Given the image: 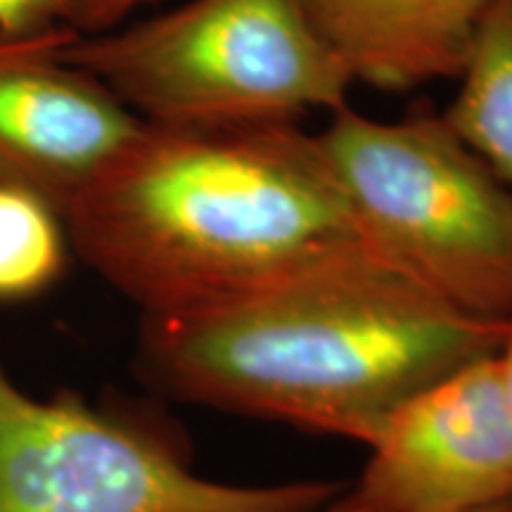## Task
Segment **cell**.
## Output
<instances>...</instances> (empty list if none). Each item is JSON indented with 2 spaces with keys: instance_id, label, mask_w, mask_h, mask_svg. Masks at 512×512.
<instances>
[{
  "instance_id": "30bf717a",
  "label": "cell",
  "mask_w": 512,
  "mask_h": 512,
  "mask_svg": "<svg viewBox=\"0 0 512 512\" xmlns=\"http://www.w3.org/2000/svg\"><path fill=\"white\" fill-rule=\"evenodd\" d=\"M67 261L60 214L27 190L0 183V302L48 290Z\"/></svg>"
},
{
  "instance_id": "9a60e30c",
  "label": "cell",
  "mask_w": 512,
  "mask_h": 512,
  "mask_svg": "<svg viewBox=\"0 0 512 512\" xmlns=\"http://www.w3.org/2000/svg\"><path fill=\"white\" fill-rule=\"evenodd\" d=\"M477 512H512V498H510V501H503V503L491 505V508H484V510H477Z\"/></svg>"
},
{
  "instance_id": "5b68a950",
  "label": "cell",
  "mask_w": 512,
  "mask_h": 512,
  "mask_svg": "<svg viewBox=\"0 0 512 512\" xmlns=\"http://www.w3.org/2000/svg\"><path fill=\"white\" fill-rule=\"evenodd\" d=\"M339 494L202 477L150 420L72 392L36 399L0 363V512H320Z\"/></svg>"
},
{
  "instance_id": "5bb4252c",
  "label": "cell",
  "mask_w": 512,
  "mask_h": 512,
  "mask_svg": "<svg viewBox=\"0 0 512 512\" xmlns=\"http://www.w3.org/2000/svg\"><path fill=\"white\" fill-rule=\"evenodd\" d=\"M320 512H358V508L354 503L349 501V496H347V491H342V494H339L335 501H332L328 508H323Z\"/></svg>"
},
{
  "instance_id": "4fadbf2b",
  "label": "cell",
  "mask_w": 512,
  "mask_h": 512,
  "mask_svg": "<svg viewBox=\"0 0 512 512\" xmlns=\"http://www.w3.org/2000/svg\"><path fill=\"white\" fill-rule=\"evenodd\" d=\"M496 363V375H498V384H501V392H503V401L508 406V413L512 418V325L505 335L501 349L496 351L494 356Z\"/></svg>"
},
{
  "instance_id": "8fae6325",
  "label": "cell",
  "mask_w": 512,
  "mask_h": 512,
  "mask_svg": "<svg viewBox=\"0 0 512 512\" xmlns=\"http://www.w3.org/2000/svg\"><path fill=\"white\" fill-rule=\"evenodd\" d=\"M74 0H0V38H34L72 27Z\"/></svg>"
},
{
  "instance_id": "8992f818",
  "label": "cell",
  "mask_w": 512,
  "mask_h": 512,
  "mask_svg": "<svg viewBox=\"0 0 512 512\" xmlns=\"http://www.w3.org/2000/svg\"><path fill=\"white\" fill-rule=\"evenodd\" d=\"M494 356L441 377L384 422L347 489L358 512H477L510 501L512 418Z\"/></svg>"
},
{
  "instance_id": "9c48e42d",
  "label": "cell",
  "mask_w": 512,
  "mask_h": 512,
  "mask_svg": "<svg viewBox=\"0 0 512 512\" xmlns=\"http://www.w3.org/2000/svg\"><path fill=\"white\" fill-rule=\"evenodd\" d=\"M441 117L512 190V0H491Z\"/></svg>"
},
{
  "instance_id": "7c38bea8",
  "label": "cell",
  "mask_w": 512,
  "mask_h": 512,
  "mask_svg": "<svg viewBox=\"0 0 512 512\" xmlns=\"http://www.w3.org/2000/svg\"><path fill=\"white\" fill-rule=\"evenodd\" d=\"M147 0H74L72 29L79 34H102L145 5Z\"/></svg>"
},
{
  "instance_id": "ba28073f",
  "label": "cell",
  "mask_w": 512,
  "mask_h": 512,
  "mask_svg": "<svg viewBox=\"0 0 512 512\" xmlns=\"http://www.w3.org/2000/svg\"><path fill=\"white\" fill-rule=\"evenodd\" d=\"M491 0H299L349 81L408 93L456 81Z\"/></svg>"
},
{
  "instance_id": "277c9868",
  "label": "cell",
  "mask_w": 512,
  "mask_h": 512,
  "mask_svg": "<svg viewBox=\"0 0 512 512\" xmlns=\"http://www.w3.org/2000/svg\"><path fill=\"white\" fill-rule=\"evenodd\" d=\"M318 140L366 245L456 309L512 323V190L441 112L344 107Z\"/></svg>"
},
{
  "instance_id": "3957f363",
  "label": "cell",
  "mask_w": 512,
  "mask_h": 512,
  "mask_svg": "<svg viewBox=\"0 0 512 512\" xmlns=\"http://www.w3.org/2000/svg\"><path fill=\"white\" fill-rule=\"evenodd\" d=\"M60 55L155 126L299 121L344 110L354 88L299 0H190L124 29L72 31Z\"/></svg>"
},
{
  "instance_id": "6da1fadb",
  "label": "cell",
  "mask_w": 512,
  "mask_h": 512,
  "mask_svg": "<svg viewBox=\"0 0 512 512\" xmlns=\"http://www.w3.org/2000/svg\"><path fill=\"white\" fill-rule=\"evenodd\" d=\"M510 325L358 242L209 309L143 316L138 361L171 399L368 446L408 399L494 356Z\"/></svg>"
},
{
  "instance_id": "52a82bcc",
  "label": "cell",
  "mask_w": 512,
  "mask_h": 512,
  "mask_svg": "<svg viewBox=\"0 0 512 512\" xmlns=\"http://www.w3.org/2000/svg\"><path fill=\"white\" fill-rule=\"evenodd\" d=\"M72 31L0 38V183L41 197L60 219L145 124L60 55Z\"/></svg>"
},
{
  "instance_id": "7a4b0ae2",
  "label": "cell",
  "mask_w": 512,
  "mask_h": 512,
  "mask_svg": "<svg viewBox=\"0 0 512 512\" xmlns=\"http://www.w3.org/2000/svg\"><path fill=\"white\" fill-rule=\"evenodd\" d=\"M62 223L83 264L143 316L209 309L366 242L299 121L143 124Z\"/></svg>"
}]
</instances>
